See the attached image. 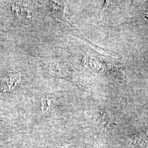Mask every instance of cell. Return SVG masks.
Wrapping results in <instances>:
<instances>
[{
    "label": "cell",
    "mask_w": 148,
    "mask_h": 148,
    "mask_svg": "<svg viewBox=\"0 0 148 148\" xmlns=\"http://www.w3.org/2000/svg\"><path fill=\"white\" fill-rule=\"evenodd\" d=\"M21 80V74L17 72H12L8 74L5 77L2 79L1 83V90L2 92H5L6 88H8L7 91H10L13 89L19 82Z\"/></svg>",
    "instance_id": "cell-1"
}]
</instances>
